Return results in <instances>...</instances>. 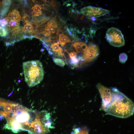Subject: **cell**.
Segmentation results:
<instances>
[{
  "instance_id": "obj_1",
  "label": "cell",
  "mask_w": 134,
  "mask_h": 134,
  "mask_svg": "<svg viewBox=\"0 0 134 134\" xmlns=\"http://www.w3.org/2000/svg\"><path fill=\"white\" fill-rule=\"evenodd\" d=\"M40 114V111L30 109L11 102L10 109L2 115L7 121L3 129L10 130L14 133L26 131L30 134L32 132L34 125Z\"/></svg>"
},
{
  "instance_id": "obj_2",
  "label": "cell",
  "mask_w": 134,
  "mask_h": 134,
  "mask_svg": "<svg viewBox=\"0 0 134 134\" xmlns=\"http://www.w3.org/2000/svg\"><path fill=\"white\" fill-rule=\"evenodd\" d=\"M111 89V100L103 110L107 114L121 118L133 115L134 110L133 101L116 88Z\"/></svg>"
},
{
  "instance_id": "obj_3",
  "label": "cell",
  "mask_w": 134,
  "mask_h": 134,
  "mask_svg": "<svg viewBox=\"0 0 134 134\" xmlns=\"http://www.w3.org/2000/svg\"><path fill=\"white\" fill-rule=\"evenodd\" d=\"M23 66L25 81L29 87L34 86L42 81L44 72L42 64L39 61L24 62Z\"/></svg>"
},
{
  "instance_id": "obj_4",
  "label": "cell",
  "mask_w": 134,
  "mask_h": 134,
  "mask_svg": "<svg viewBox=\"0 0 134 134\" xmlns=\"http://www.w3.org/2000/svg\"><path fill=\"white\" fill-rule=\"evenodd\" d=\"M105 38L111 45L120 47L125 44L124 36L121 32L116 28L112 27L107 31Z\"/></svg>"
},
{
  "instance_id": "obj_5",
  "label": "cell",
  "mask_w": 134,
  "mask_h": 134,
  "mask_svg": "<svg viewBox=\"0 0 134 134\" xmlns=\"http://www.w3.org/2000/svg\"><path fill=\"white\" fill-rule=\"evenodd\" d=\"M109 12L107 9L89 6L81 9L80 13L88 17H97L105 15Z\"/></svg>"
},
{
  "instance_id": "obj_6",
  "label": "cell",
  "mask_w": 134,
  "mask_h": 134,
  "mask_svg": "<svg viewBox=\"0 0 134 134\" xmlns=\"http://www.w3.org/2000/svg\"><path fill=\"white\" fill-rule=\"evenodd\" d=\"M83 53L82 60L84 61L83 62H90L94 60L99 55V49L97 45L91 43Z\"/></svg>"
},
{
  "instance_id": "obj_7",
  "label": "cell",
  "mask_w": 134,
  "mask_h": 134,
  "mask_svg": "<svg viewBox=\"0 0 134 134\" xmlns=\"http://www.w3.org/2000/svg\"><path fill=\"white\" fill-rule=\"evenodd\" d=\"M102 100V108L103 110L110 102L112 98L111 89L106 87L100 83L97 85Z\"/></svg>"
},
{
  "instance_id": "obj_8",
  "label": "cell",
  "mask_w": 134,
  "mask_h": 134,
  "mask_svg": "<svg viewBox=\"0 0 134 134\" xmlns=\"http://www.w3.org/2000/svg\"><path fill=\"white\" fill-rule=\"evenodd\" d=\"M58 24L56 17L49 21L45 26L44 31L50 35L56 32Z\"/></svg>"
},
{
  "instance_id": "obj_9",
  "label": "cell",
  "mask_w": 134,
  "mask_h": 134,
  "mask_svg": "<svg viewBox=\"0 0 134 134\" xmlns=\"http://www.w3.org/2000/svg\"><path fill=\"white\" fill-rule=\"evenodd\" d=\"M59 42L52 43L51 45L50 51L53 52V54L54 53L56 56L63 57H65L63 53V50L59 45Z\"/></svg>"
},
{
  "instance_id": "obj_10",
  "label": "cell",
  "mask_w": 134,
  "mask_h": 134,
  "mask_svg": "<svg viewBox=\"0 0 134 134\" xmlns=\"http://www.w3.org/2000/svg\"><path fill=\"white\" fill-rule=\"evenodd\" d=\"M6 18L9 20L14 21L19 23L21 19L19 13L16 9H14L9 12Z\"/></svg>"
},
{
  "instance_id": "obj_11",
  "label": "cell",
  "mask_w": 134,
  "mask_h": 134,
  "mask_svg": "<svg viewBox=\"0 0 134 134\" xmlns=\"http://www.w3.org/2000/svg\"><path fill=\"white\" fill-rule=\"evenodd\" d=\"M19 23L13 20H10L8 26L12 34L20 32L21 30L19 27Z\"/></svg>"
},
{
  "instance_id": "obj_12",
  "label": "cell",
  "mask_w": 134,
  "mask_h": 134,
  "mask_svg": "<svg viewBox=\"0 0 134 134\" xmlns=\"http://www.w3.org/2000/svg\"><path fill=\"white\" fill-rule=\"evenodd\" d=\"M73 46L78 53L83 52L88 47L85 43L81 42H75L73 44Z\"/></svg>"
},
{
  "instance_id": "obj_13",
  "label": "cell",
  "mask_w": 134,
  "mask_h": 134,
  "mask_svg": "<svg viewBox=\"0 0 134 134\" xmlns=\"http://www.w3.org/2000/svg\"><path fill=\"white\" fill-rule=\"evenodd\" d=\"M42 5L35 4L32 8L31 14L34 17H36L41 15L42 13Z\"/></svg>"
},
{
  "instance_id": "obj_14",
  "label": "cell",
  "mask_w": 134,
  "mask_h": 134,
  "mask_svg": "<svg viewBox=\"0 0 134 134\" xmlns=\"http://www.w3.org/2000/svg\"><path fill=\"white\" fill-rule=\"evenodd\" d=\"M11 3V0H5L4 1L0 13L1 16H3L6 13L9 9Z\"/></svg>"
},
{
  "instance_id": "obj_15",
  "label": "cell",
  "mask_w": 134,
  "mask_h": 134,
  "mask_svg": "<svg viewBox=\"0 0 134 134\" xmlns=\"http://www.w3.org/2000/svg\"><path fill=\"white\" fill-rule=\"evenodd\" d=\"M22 32L32 34L35 33L33 27L30 23L25 24L21 30Z\"/></svg>"
},
{
  "instance_id": "obj_16",
  "label": "cell",
  "mask_w": 134,
  "mask_h": 134,
  "mask_svg": "<svg viewBox=\"0 0 134 134\" xmlns=\"http://www.w3.org/2000/svg\"><path fill=\"white\" fill-rule=\"evenodd\" d=\"M59 39L60 44L62 47H63L67 43L71 42L68 37L63 33L59 35Z\"/></svg>"
},
{
  "instance_id": "obj_17",
  "label": "cell",
  "mask_w": 134,
  "mask_h": 134,
  "mask_svg": "<svg viewBox=\"0 0 134 134\" xmlns=\"http://www.w3.org/2000/svg\"><path fill=\"white\" fill-rule=\"evenodd\" d=\"M88 133L89 132L87 129L78 127L73 129L71 134H88Z\"/></svg>"
},
{
  "instance_id": "obj_18",
  "label": "cell",
  "mask_w": 134,
  "mask_h": 134,
  "mask_svg": "<svg viewBox=\"0 0 134 134\" xmlns=\"http://www.w3.org/2000/svg\"><path fill=\"white\" fill-rule=\"evenodd\" d=\"M53 61L57 65L61 67H64L65 65V63L63 59L53 57Z\"/></svg>"
},
{
  "instance_id": "obj_19",
  "label": "cell",
  "mask_w": 134,
  "mask_h": 134,
  "mask_svg": "<svg viewBox=\"0 0 134 134\" xmlns=\"http://www.w3.org/2000/svg\"><path fill=\"white\" fill-rule=\"evenodd\" d=\"M127 55L125 53H121L119 55V61L122 63H125L127 60Z\"/></svg>"
},
{
  "instance_id": "obj_20",
  "label": "cell",
  "mask_w": 134,
  "mask_h": 134,
  "mask_svg": "<svg viewBox=\"0 0 134 134\" xmlns=\"http://www.w3.org/2000/svg\"><path fill=\"white\" fill-rule=\"evenodd\" d=\"M30 16L27 13L24 14L22 18V21L24 24L30 23L31 22L30 21Z\"/></svg>"
},
{
  "instance_id": "obj_21",
  "label": "cell",
  "mask_w": 134,
  "mask_h": 134,
  "mask_svg": "<svg viewBox=\"0 0 134 134\" xmlns=\"http://www.w3.org/2000/svg\"><path fill=\"white\" fill-rule=\"evenodd\" d=\"M9 20L6 18H0V27H5L8 24Z\"/></svg>"
},
{
  "instance_id": "obj_22",
  "label": "cell",
  "mask_w": 134,
  "mask_h": 134,
  "mask_svg": "<svg viewBox=\"0 0 134 134\" xmlns=\"http://www.w3.org/2000/svg\"><path fill=\"white\" fill-rule=\"evenodd\" d=\"M69 55L70 59L76 58L77 57V53L74 52H72L69 53Z\"/></svg>"
},
{
  "instance_id": "obj_23",
  "label": "cell",
  "mask_w": 134,
  "mask_h": 134,
  "mask_svg": "<svg viewBox=\"0 0 134 134\" xmlns=\"http://www.w3.org/2000/svg\"><path fill=\"white\" fill-rule=\"evenodd\" d=\"M53 7L54 9H56V4L55 3V1L53 0H51V1L49 2V1H47Z\"/></svg>"
}]
</instances>
